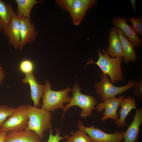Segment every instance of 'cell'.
<instances>
[{"label": "cell", "instance_id": "1", "mask_svg": "<svg viewBox=\"0 0 142 142\" xmlns=\"http://www.w3.org/2000/svg\"><path fill=\"white\" fill-rule=\"evenodd\" d=\"M102 54L99 48L97 51L99 56L97 62H94L93 59H89L86 65L90 64H95L97 65L103 72V73L108 75L110 82L115 84L123 79V74L121 67L123 57L120 56L111 58L107 54L106 50L102 48Z\"/></svg>", "mask_w": 142, "mask_h": 142}, {"label": "cell", "instance_id": "2", "mask_svg": "<svg viewBox=\"0 0 142 142\" xmlns=\"http://www.w3.org/2000/svg\"><path fill=\"white\" fill-rule=\"evenodd\" d=\"M26 106L29 120L28 126L25 130L34 131L41 139L45 131L52 128L51 112L29 104Z\"/></svg>", "mask_w": 142, "mask_h": 142}, {"label": "cell", "instance_id": "3", "mask_svg": "<svg viewBox=\"0 0 142 142\" xmlns=\"http://www.w3.org/2000/svg\"><path fill=\"white\" fill-rule=\"evenodd\" d=\"M81 87L76 82L72 89L73 96L69 104H66L63 109L61 120L68 109L74 106H79L82 109L80 117L83 119L90 116L93 110L96 109L97 105V99L93 96L83 94L80 92Z\"/></svg>", "mask_w": 142, "mask_h": 142}, {"label": "cell", "instance_id": "4", "mask_svg": "<svg viewBox=\"0 0 142 142\" xmlns=\"http://www.w3.org/2000/svg\"><path fill=\"white\" fill-rule=\"evenodd\" d=\"M52 85L46 80L44 93L42 97L43 103L41 108L48 111L53 112L58 109H63L64 103H69L71 98L68 95L72 89L68 87L65 89L56 91L51 90Z\"/></svg>", "mask_w": 142, "mask_h": 142}, {"label": "cell", "instance_id": "5", "mask_svg": "<svg viewBox=\"0 0 142 142\" xmlns=\"http://www.w3.org/2000/svg\"><path fill=\"white\" fill-rule=\"evenodd\" d=\"M100 75L101 80L95 84L94 85L97 94L100 96L103 101L124 93L133 87L136 82L132 80L129 81L124 86L117 87L113 85L109 81L107 74L103 73Z\"/></svg>", "mask_w": 142, "mask_h": 142}, {"label": "cell", "instance_id": "6", "mask_svg": "<svg viewBox=\"0 0 142 142\" xmlns=\"http://www.w3.org/2000/svg\"><path fill=\"white\" fill-rule=\"evenodd\" d=\"M29 118L26 105H21L15 108L1 127L5 133L10 131L25 130L28 126Z\"/></svg>", "mask_w": 142, "mask_h": 142}, {"label": "cell", "instance_id": "7", "mask_svg": "<svg viewBox=\"0 0 142 142\" xmlns=\"http://www.w3.org/2000/svg\"><path fill=\"white\" fill-rule=\"evenodd\" d=\"M77 126L87 134L93 142H120L123 139L124 131H116L113 134L107 133L93 125L89 127L85 126L79 119Z\"/></svg>", "mask_w": 142, "mask_h": 142}, {"label": "cell", "instance_id": "8", "mask_svg": "<svg viewBox=\"0 0 142 142\" xmlns=\"http://www.w3.org/2000/svg\"><path fill=\"white\" fill-rule=\"evenodd\" d=\"M124 98L123 95L118 98L115 97L107 99L103 102L100 103L97 105L96 109L99 114L104 109L105 111L101 117V121H105L108 119H112L115 120L118 119L119 114H117V110L121 101Z\"/></svg>", "mask_w": 142, "mask_h": 142}, {"label": "cell", "instance_id": "9", "mask_svg": "<svg viewBox=\"0 0 142 142\" xmlns=\"http://www.w3.org/2000/svg\"><path fill=\"white\" fill-rule=\"evenodd\" d=\"M97 2L96 0H72L69 12L75 25L80 24L87 11L96 4Z\"/></svg>", "mask_w": 142, "mask_h": 142}, {"label": "cell", "instance_id": "10", "mask_svg": "<svg viewBox=\"0 0 142 142\" xmlns=\"http://www.w3.org/2000/svg\"><path fill=\"white\" fill-rule=\"evenodd\" d=\"M19 18L21 40L19 49L21 50L27 43L33 42L36 39L38 33L36 30L34 24L31 19L23 17Z\"/></svg>", "mask_w": 142, "mask_h": 142}, {"label": "cell", "instance_id": "11", "mask_svg": "<svg viewBox=\"0 0 142 142\" xmlns=\"http://www.w3.org/2000/svg\"><path fill=\"white\" fill-rule=\"evenodd\" d=\"M112 23L115 27L120 29L124 36L126 37L134 47L139 48L141 46L142 40L132 28L127 23L126 20L124 18L114 17Z\"/></svg>", "mask_w": 142, "mask_h": 142}, {"label": "cell", "instance_id": "12", "mask_svg": "<svg viewBox=\"0 0 142 142\" xmlns=\"http://www.w3.org/2000/svg\"><path fill=\"white\" fill-rule=\"evenodd\" d=\"M3 32L8 38L9 43L13 45L15 49H19L21 40L20 22L15 12L9 26Z\"/></svg>", "mask_w": 142, "mask_h": 142}, {"label": "cell", "instance_id": "13", "mask_svg": "<svg viewBox=\"0 0 142 142\" xmlns=\"http://www.w3.org/2000/svg\"><path fill=\"white\" fill-rule=\"evenodd\" d=\"M38 134L32 130L10 131L6 133L4 142H42Z\"/></svg>", "mask_w": 142, "mask_h": 142}, {"label": "cell", "instance_id": "14", "mask_svg": "<svg viewBox=\"0 0 142 142\" xmlns=\"http://www.w3.org/2000/svg\"><path fill=\"white\" fill-rule=\"evenodd\" d=\"M142 123V109L136 110L133 120L127 130L124 131V142H137L140 132V127Z\"/></svg>", "mask_w": 142, "mask_h": 142}, {"label": "cell", "instance_id": "15", "mask_svg": "<svg viewBox=\"0 0 142 142\" xmlns=\"http://www.w3.org/2000/svg\"><path fill=\"white\" fill-rule=\"evenodd\" d=\"M22 82L24 84H29L31 89V98L34 102V106L40 107V99L44 94V85L37 82L33 72L26 74L25 78Z\"/></svg>", "mask_w": 142, "mask_h": 142}, {"label": "cell", "instance_id": "16", "mask_svg": "<svg viewBox=\"0 0 142 142\" xmlns=\"http://www.w3.org/2000/svg\"><path fill=\"white\" fill-rule=\"evenodd\" d=\"M109 45L106 50L109 56L113 58L123 56V50L119 36L115 27H112L109 31Z\"/></svg>", "mask_w": 142, "mask_h": 142}, {"label": "cell", "instance_id": "17", "mask_svg": "<svg viewBox=\"0 0 142 142\" xmlns=\"http://www.w3.org/2000/svg\"><path fill=\"white\" fill-rule=\"evenodd\" d=\"M120 106L121 108L119 112L120 116L115 123L118 127H123L126 124L125 119L129 113L132 109L136 110L137 109L136 100L133 97L128 96L121 101Z\"/></svg>", "mask_w": 142, "mask_h": 142}, {"label": "cell", "instance_id": "18", "mask_svg": "<svg viewBox=\"0 0 142 142\" xmlns=\"http://www.w3.org/2000/svg\"><path fill=\"white\" fill-rule=\"evenodd\" d=\"M115 28L120 38L123 50L124 61L126 63H129L130 61L136 62L137 60V55L134 46L127 37L124 36L121 31L116 27Z\"/></svg>", "mask_w": 142, "mask_h": 142}, {"label": "cell", "instance_id": "19", "mask_svg": "<svg viewBox=\"0 0 142 142\" xmlns=\"http://www.w3.org/2000/svg\"><path fill=\"white\" fill-rule=\"evenodd\" d=\"M14 12L11 4L0 0V30L2 31L9 26Z\"/></svg>", "mask_w": 142, "mask_h": 142}, {"label": "cell", "instance_id": "20", "mask_svg": "<svg viewBox=\"0 0 142 142\" xmlns=\"http://www.w3.org/2000/svg\"><path fill=\"white\" fill-rule=\"evenodd\" d=\"M17 5V16L19 18L23 17L31 19L30 13L31 9L36 4L43 3L44 1L36 0H15Z\"/></svg>", "mask_w": 142, "mask_h": 142}, {"label": "cell", "instance_id": "21", "mask_svg": "<svg viewBox=\"0 0 142 142\" xmlns=\"http://www.w3.org/2000/svg\"><path fill=\"white\" fill-rule=\"evenodd\" d=\"M73 134L72 136L68 135L65 142H93L89 136L80 129Z\"/></svg>", "mask_w": 142, "mask_h": 142}, {"label": "cell", "instance_id": "22", "mask_svg": "<svg viewBox=\"0 0 142 142\" xmlns=\"http://www.w3.org/2000/svg\"><path fill=\"white\" fill-rule=\"evenodd\" d=\"M15 108L6 105H0V126L1 127Z\"/></svg>", "mask_w": 142, "mask_h": 142}, {"label": "cell", "instance_id": "23", "mask_svg": "<svg viewBox=\"0 0 142 142\" xmlns=\"http://www.w3.org/2000/svg\"><path fill=\"white\" fill-rule=\"evenodd\" d=\"M19 70L25 75L33 73L34 69L33 63L28 59L22 60L19 64Z\"/></svg>", "mask_w": 142, "mask_h": 142}, {"label": "cell", "instance_id": "24", "mask_svg": "<svg viewBox=\"0 0 142 142\" xmlns=\"http://www.w3.org/2000/svg\"><path fill=\"white\" fill-rule=\"evenodd\" d=\"M129 20L132 23V28L137 33L142 37V16H140L138 18L130 17Z\"/></svg>", "mask_w": 142, "mask_h": 142}, {"label": "cell", "instance_id": "25", "mask_svg": "<svg viewBox=\"0 0 142 142\" xmlns=\"http://www.w3.org/2000/svg\"><path fill=\"white\" fill-rule=\"evenodd\" d=\"M55 130L57 133L55 135H53V131L52 128L50 129V135L47 142H59L61 140L64 139H67L69 135L67 134L64 137L60 136L59 133L60 132V129L57 128H55Z\"/></svg>", "mask_w": 142, "mask_h": 142}, {"label": "cell", "instance_id": "26", "mask_svg": "<svg viewBox=\"0 0 142 142\" xmlns=\"http://www.w3.org/2000/svg\"><path fill=\"white\" fill-rule=\"evenodd\" d=\"M133 94L139 99L142 100V79L135 82L134 85Z\"/></svg>", "mask_w": 142, "mask_h": 142}, {"label": "cell", "instance_id": "27", "mask_svg": "<svg viewBox=\"0 0 142 142\" xmlns=\"http://www.w3.org/2000/svg\"><path fill=\"white\" fill-rule=\"evenodd\" d=\"M55 2L61 9L69 11L72 0H57Z\"/></svg>", "mask_w": 142, "mask_h": 142}, {"label": "cell", "instance_id": "28", "mask_svg": "<svg viewBox=\"0 0 142 142\" xmlns=\"http://www.w3.org/2000/svg\"><path fill=\"white\" fill-rule=\"evenodd\" d=\"M3 67L2 66H0V84H1L5 77V74L3 70Z\"/></svg>", "mask_w": 142, "mask_h": 142}, {"label": "cell", "instance_id": "29", "mask_svg": "<svg viewBox=\"0 0 142 142\" xmlns=\"http://www.w3.org/2000/svg\"><path fill=\"white\" fill-rule=\"evenodd\" d=\"M6 135V133L0 131V142H4Z\"/></svg>", "mask_w": 142, "mask_h": 142}, {"label": "cell", "instance_id": "30", "mask_svg": "<svg viewBox=\"0 0 142 142\" xmlns=\"http://www.w3.org/2000/svg\"><path fill=\"white\" fill-rule=\"evenodd\" d=\"M130 1L131 2L132 7L134 13V14H135L137 12L135 5L136 0H130Z\"/></svg>", "mask_w": 142, "mask_h": 142}, {"label": "cell", "instance_id": "31", "mask_svg": "<svg viewBox=\"0 0 142 142\" xmlns=\"http://www.w3.org/2000/svg\"><path fill=\"white\" fill-rule=\"evenodd\" d=\"M1 127L0 126V131H1Z\"/></svg>", "mask_w": 142, "mask_h": 142}, {"label": "cell", "instance_id": "32", "mask_svg": "<svg viewBox=\"0 0 142 142\" xmlns=\"http://www.w3.org/2000/svg\"><path fill=\"white\" fill-rule=\"evenodd\" d=\"M2 32V31L1 30H0V32Z\"/></svg>", "mask_w": 142, "mask_h": 142}]
</instances>
